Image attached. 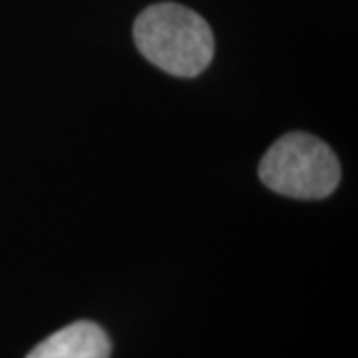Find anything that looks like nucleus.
<instances>
[{
    "instance_id": "1",
    "label": "nucleus",
    "mask_w": 358,
    "mask_h": 358,
    "mask_svg": "<svg viewBox=\"0 0 358 358\" xmlns=\"http://www.w3.org/2000/svg\"><path fill=\"white\" fill-rule=\"evenodd\" d=\"M134 40L145 60L178 78L199 76L215 52L209 24L192 8L176 2L145 8L134 24Z\"/></svg>"
},
{
    "instance_id": "2",
    "label": "nucleus",
    "mask_w": 358,
    "mask_h": 358,
    "mask_svg": "<svg viewBox=\"0 0 358 358\" xmlns=\"http://www.w3.org/2000/svg\"><path fill=\"white\" fill-rule=\"evenodd\" d=\"M259 178L271 192L285 197L324 199L338 187L341 164L322 140L305 131H291L263 155Z\"/></svg>"
},
{
    "instance_id": "3",
    "label": "nucleus",
    "mask_w": 358,
    "mask_h": 358,
    "mask_svg": "<svg viewBox=\"0 0 358 358\" xmlns=\"http://www.w3.org/2000/svg\"><path fill=\"white\" fill-rule=\"evenodd\" d=\"M112 343L100 324L72 322L36 345L26 358H110Z\"/></svg>"
}]
</instances>
